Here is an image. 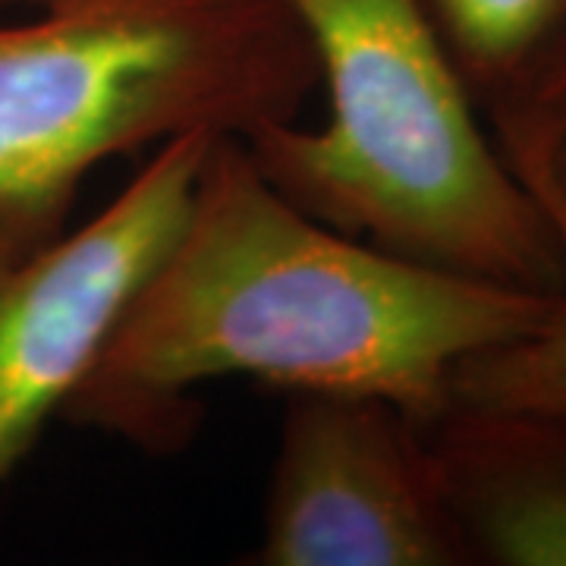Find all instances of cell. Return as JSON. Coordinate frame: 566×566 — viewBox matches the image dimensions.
Instances as JSON below:
<instances>
[{
    "instance_id": "1",
    "label": "cell",
    "mask_w": 566,
    "mask_h": 566,
    "mask_svg": "<svg viewBox=\"0 0 566 566\" xmlns=\"http://www.w3.org/2000/svg\"><path fill=\"white\" fill-rule=\"evenodd\" d=\"M554 293L365 243L283 199L233 136L208 148L174 240L63 419L170 450L205 381L385 397L419 424L457 365L545 322Z\"/></svg>"
},
{
    "instance_id": "2",
    "label": "cell",
    "mask_w": 566,
    "mask_h": 566,
    "mask_svg": "<svg viewBox=\"0 0 566 566\" xmlns=\"http://www.w3.org/2000/svg\"><path fill=\"white\" fill-rule=\"evenodd\" d=\"M281 3L308 41L327 114L240 139L264 180L315 221L412 262L557 293V233L482 133L422 0Z\"/></svg>"
},
{
    "instance_id": "3",
    "label": "cell",
    "mask_w": 566,
    "mask_h": 566,
    "mask_svg": "<svg viewBox=\"0 0 566 566\" xmlns=\"http://www.w3.org/2000/svg\"><path fill=\"white\" fill-rule=\"evenodd\" d=\"M315 88L281 0H44L0 22V208L70 214L98 164L300 120Z\"/></svg>"
},
{
    "instance_id": "4",
    "label": "cell",
    "mask_w": 566,
    "mask_h": 566,
    "mask_svg": "<svg viewBox=\"0 0 566 566\" xmlns=\"http://www.w3.org/2000/svg\"><path fill=\"white\" fill-rule=\"evenodd\" d=\"M214 133L155 148L80 227L0 208V488L66 412L189 208Z\"/></svg>"
},
{
    "instance_id": "5",
    "label": "cell",
    "mask_w": 566,
    "mask_h": 566,
    "mask_svg": "<svg viewBox=\"0 0 566 566\" xmlns=\"http://www.w3.org/2000/svg\"><path fill=\"white\" fill-rule=\"evenodd\" d=\"M255 566L472 564L428 428L385 397L286 394Z\"/></svg>"
},
{
    "instance_id": "6",
    "label": "cell",
    "mask_w": 566,
    "mask_h": 566,
    "mask_svg": "<svg viewBox=\"0 0 566 566\" xmlns=\"http://www.w3.org/2000/svg\"><path fill=\"white\" fill-rule=\"evenodd\" d=\"M428 441L472 564L566 566V412L447 406Z\"/></svg>"
},
{
    "instance_id": "7",
    "label": "cell",
    "mask_w": 566,
    "mask_h": 566,
    "mask_svg": "<svg viewBox=\"0 0 566 566\" xmlns=\"http://www.w3.org/2000/svg\"><path fill=\"white\" fill-rule=\"evenodd\" d=\"M520 180L542 202L557 233L564 281L535 331L457 365L450 378V406L488 412H566V199L535 177Z\"/></svg>"
},
{
    "instance_id": "8",
    "label": "cell",
    "mask_w": 566,
    "mask_h": 566,
    "mask_svg": "<svg viewBox=\"0 0 566 566\" xmlns=\"http://www.w3.org/2000/svg\"><path fill=\"white\" fill-rule=\"evenodd\" d=\"M469 88L501 98L566 32V0H422Z\"/></svg>"
},
{
    "instance_id": "9",
    "label": "cell",
    "mask_w": 566,
    "mask_h": 566,
    "mask_svg": "<svg viewBox=\"0 0 566 566\" xmlns=\"http://www.w3.org/2000/svg\"><path fill=\"white\" fill-rule=\"evenodd\" d=\"M494 120L513 174L547 182L566 199V32L494 98Z\"/></svg>"
},
{
    "instance_id": "10",
    "label": "cell",
    "mask_w": 566,
    "mask_h": 566,
    "mask_svg": "<svg viewBox=\"0 0 566 566\" xmlns=\"http://www.w3.org/2000/svg\"><path fill=\"white\" fill-rule=\"evenodd\" d=\"M44 0H0V13H7V10H17V7H41Z\"/></svg>"
}]
</instances>
